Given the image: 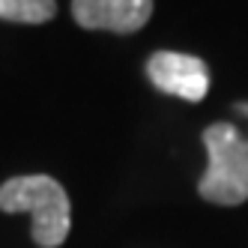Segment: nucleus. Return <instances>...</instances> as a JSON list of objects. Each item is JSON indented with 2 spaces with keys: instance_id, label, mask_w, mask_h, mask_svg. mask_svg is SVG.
Instances as JSON below:
<instances>
[{
  "instance_id": "4",
  "label": "nucleus",
  "mask_w": 248,
  "mask_h": 248,
  "mask_svg": "<svg viewBox=\"0 0 248 248\" xmlns=\"http://www.w3.org/2000/svg\"><path fill=\"white\" fill-rule=\"evenodd\" d=\"M72 18L81 30L132 36L153 18V0H72Z\"/></svg>"
},
{
  "instance_id": "1",
  "label": "nucleus",
  "mask_w": 248,
  "mask_h": 248,
  "mask_svg": "<svg viewBox=\"0 0 248 248\" xmlns=\"http://www.w3.org/2000/svg\"><path fill=\"white\" fill-rule=\"evenodd\" d=\"M0 212H27L30 239L39 248H60L72 230V201L63 183L48 173L9 176L0 186Z\"/></svg>"
},
{
  "instance_id": "5",
  "label": "nucleus",
  "mask_w": 248,
  "mask_h": 248,
  "mask_svg": "<svg viewBox=\"0 0 248 248\" xmlns=\"http://www.w3.org/2000/svg\"><path fill=\"white\" fill-rule=\"evenodd\" d=\"M57 15V0H0V21L48 24Z\"/></svg>"
},
{
  "instance_id": "3",
  "label": "nucleus",
  "mask_w": 248,
  "mask_h": 248,
  "mask_svg": "<svg viewBox=\"0 0 248 248\" xmlns=\"http://www.w3.org/2000/svg\"><path fill=\"white\" fill-rule=\"evenodd\" d=\"M147 78L155 90L183 102H203L209 93V66L180 51H155L147 60Z\"/></svg>"
},
{
  "instance_id": "2",
  "label": "nucleus",
  "mask_w": 248,
  "mask_h": 248,
  "mask_svg": "<svg viewBox=\"0 0 248 248\" xmlns=\"http://www.w3.org/2000/svg\"><path fill=\"white\" fill-rule=\"evenodd\" d=\"M201 140L206 147V170L198 180V194L216 206L248 203V138L233 123H212Z\"/></svg>"
}]
</instances>
